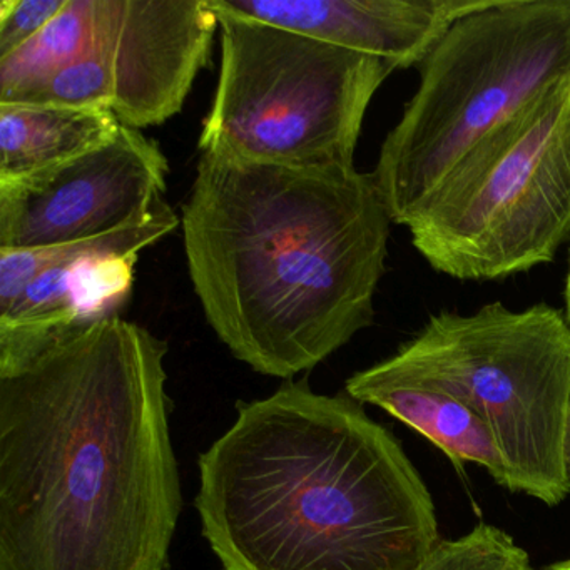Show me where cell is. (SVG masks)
Here are the masks:
<instances>
[{
  "instance_id": "cell-18",
  "label": "cell",
  "mask_w": 570,
  "mask_h": 570,
  "mask_svg": "<svg viewBox=\"0 0 570 570\" xmlns=\"http://www.w3.org/2000/svg\"><path fill=\"white\" fill-rule=\"evenodd\" d=\"M563 298H566V320H567V323H569V328H570V255H569V272H567L566 292H563Z\"/></svg>"
},
{
  "instance_id": "cell-2",
  "label": "cell",
  "mask_w": 570,
  "mask_h": 570,
  "mask_svg": "<svg viewBox=\"0 0 570 570\" xmlns=\"http://www.w3.org/2000/svg\"><path fill=\"white\" fill-rule=\"evenodd\" d=\"M389 209L355 166L202 153L181 228L206 322L239 362L293 380L368 328Z\"/></svg>"
},
{
  "instance_id": "cell-17",
  "label": "cell",
  "mask_w": 570,
  "mask_h": 570,
  "mask_svg": "<svg viewBox=\"0 0 570 570\" xmlns=\"http://www.w3.org/2000/svg\"><path fill=\"white\" fill-rule=\"evenodd\" d=\"M68 4L69 0H0V59L28 45Z\"/></svg>"
},
{
  "instance_id": "cell-5",
  "label": "cell",
  "mask_w": 570,
  "mask_h": 570,
  "mask_svg": "<svg viewBox=\"0 0 570 570\" xmlns=\"http://www.w3.org/2000/svg\"><path fill=\"white\" fill-rule=\"evenodd\" d=\"M406 228L435 272L463 282L552 262L570 238V79L480 139Z\"/></svg>"
},
{
  "instance_id": "cell-8",
  "label": "cell",
  "mask_w": 570,
  "mask_h": 570,
  "mask_svg": "<svg viewBox=\"0 0 570 570\" xmlns=\"http://www.w3.org/2000/svg\"><path fill=\"white\" fill-rule=\"evenodd\" d=\"M168 175L158 142L121 126L88 155L0 186V249L85 242L141 225L158 209Z\"/></svg>"
},
{
  "instance_id": "cell-6",
  "label": "cell",
  "mask_w": 570,
  "mask_h": 570,
  "mask_svg": "<svg viewBox=\"0 0 570 570\" xmlns=\"http://www.w3.org/2000/svg\"><path fill=\"white\" fill-rule=\"evenodd\" d=\"M213 11L222 65L199 151L262 165L355 166L370 102L395 66Z\"/></svg>"
},
{
  "instance_id": "cell-16",
  "label": "cell",
  "mask_w": 570,
  "mask_h": 570,
  "mask_svg": "<svg viewBox=\"0 0 570 570\" xmlns=\"http://www.w3.org/2000/svg\"><path fill=\"white\" fill-rule=\"evenodd\" d=\"M415 570H537L529 553L502 529L479 523L453 540H440Z\"/></svg>"
},
{
  "instance_id": "cell-19",
  "label": "cell",
  "mask_w": 570,
  "mask_h": 570,
  "mask_svg": "<svg viewBox=\"0 0 570 570\" xmlns=\"http://www.w3.org/2000/svg\"><path fill=\"white\" fill-rule=\"evenodd\" d=\"M546 570H570V559L560 560V562L552 563Z\"/></svg>"
},
{
  "instance_id": "cell-15",
  "label": "cell",
  "mask_w": 570,
  "mask_h": 570,
  "mask_svg": "<svg viewBox=\"0 0 570 570\" xmlns=\"http://www.w3.org/2000/svg\"><path fill=\"white\" fill-rule=\"evenodd\" d=\"M115 76L106 0L96 4V36L91 49L61 71L26 92L14 105L52 106L81 111H112Z\"/></svg>"
},
{
  "instance_id": "cell-10",
  "label": "cell",
  "mask_w": 570,
  "mask_h": 570,
  "mask_svg": "<svg viewBox=\"0 0 570 570\" xmlns=\"http://www.w3.org/2000/svg\"><path fill=\"white\" fill-rule=\"evenodd\" d=\"M112 42V112L132 129L178 115L208 65L218 16L209 0H106Z\"/></svg>"
},
{
  "instance_id": "cell-9",
  "label": "cell",
  "mask_w": 570,
  "mask_h": 570,
  "mask_svg": "<svg viewBox=\"0 0 570 570\" xmlns=\"http://www.w3.org/2000/svg\"><path fill=\"white\" fill-rule=\"evenodd\" d=\"M181 225L166 203L148 222L41 248L0 249V340L45 338L116 315L139 253Z\"/></svg>"
},
{
  "instance_id": "cell-11",
  "label": "cell",
  "mask_w": 570,
  "mask_h": 570,
  "mask_svg": "<svg viewBox=\"0 0 570 570\" xmlns=\"http://www.w3.org/2000/svg\"><path fill=\"white\" fill-rule=\"evenodd\" d=\"M493 0H209L216 11L276 26L409 69L460 19Z\"/></svg>"
},
{
  "instance_id": "cell-13",
  "label": "cell",
  "mask_w": 570,
  "mask_h": 570,
  "mask_svg": "<svg viewBox=\"0 0 570 570\" xmlns=\"http://www.w3.org/2000/svg\"><path fill=\"white\" fill-rule=\"evenodd\" d=\"M112 111L0 105V186L59 168L116 138Z\"/></svg>"
},
{
  "instance_id": "cell-12",
  "label": "cell",
  "mask_w": 570,
  "mask_h": 570,
  "mask_svg": "<svg viewBox=\"0 0 570 570\" xmlns=\"http://www.w3.org/2000/svg\"><path fill=\"white\" fill-rule=\"evenodd\" d=\"M346 393L422 433L460 470L463 463H476L499 485L509 489V470L489 426L475 410L436 380L392 356L350 376Z\"/></svg>"
},
{
  "instance_id": "cell-1",
  "label": "cell",
  "mask_w": 570,
  "mask_h": 570,
  "mask_svg": "<svg viewBox=\"0 0 570 570\" xmlns=\"http://www.w3.org/2000/svg\"><path fill=\"white\" fill-rule=\"evenodd\" d=\"M168 345L118 315L0 340V570H166Z\"/></svg>"
},
{
  "instance_id": "cell-4",
  "label": "cell",
  "mask_w": 570,
  "mask_h": 570,
  "mask_svg": "<svg viewBox=\"0 0 570 570\" xmlns=\"http://www.w3.org/2000/svg\"><path fill=\"white\" fill-rule=\"evenodd\" d=\"M566 79L570 0H493L456 21L420 65L372 173L392 223L409 225L466 151Z\"/></svg>"
},
{
  "instance_id": "cell-20",
  "label": "cell",
  "mask_w": 570,
  "mask_h": 570,
  "mask_svg": "<svg viewBox=\"0 0 570 570\" xmlns=\"http://www.w3.org/2000/svg\"><path fill=\"white\" fill-rule=\"evenodd\" d=\"M567 463H569V473H570V432H569V442H567Z\"/></svg>"
},
{
  "instance_id": "cell-14",
  "label": "cell",
  "mask_w": 570,
  "mask_h": 570,
  "mask_svg": "<svg viewBox=\"0 0 570 570\" xmlns=\"http://www.w3.org/2000/svg\"><path fill=\"white\" fill-rule=\"evenodd\" d=\"M96 4L98 0H69L65 11L28 45L0 59V105H14L91 49Z\"/></svg>"
},
{
  "instance_id": "cell-7",
  "label": "cell",
  "mask_w": 570,
  "mask_h": 570,
  "mask_svg": "<svg viewBox=\"0 0 570 570\" xmlns=\"http://www.w3.org/2000/svg\"><path fill=\"white\" fill-rule=\"evenodd\" d=\"M479 413L505 460L510 492L549 507L570 493V328L552 306L490 303L442 312L395 353Z\"/></svg>"
},
{
  "instance_id": "cell-3",
  "label": "cell",
  "mask_w": 570,
  "mask_h": 570,
  "mask_svg": "<svg viewBox=\"0 0 570 570\" xmlns=\"http://www.w3.org/2000/svg\"><path fill=\"white\" fill-rule=\"evenodd\" d=\"M196 509L225 570H415L440 542L402 443L350 395L286 380L199 456Z\"/></svg>"
}]
</instances>
